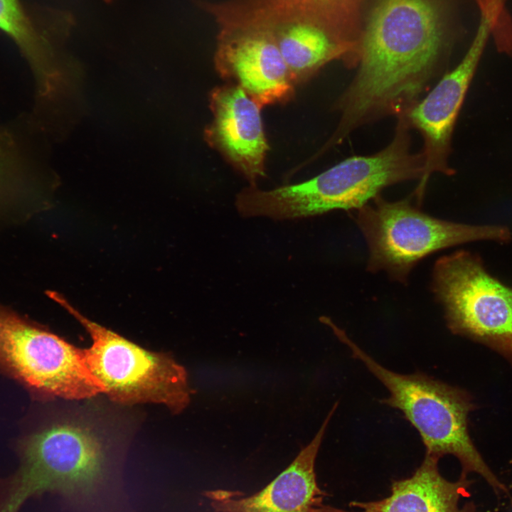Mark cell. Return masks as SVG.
<instances>
[{
  "instance_id": "8fae6325",
  "label": "cell",
  "mask_w": 512,
  "mask_h": 512,
  "mask_svg": "<svg viewBox=\"0 0 512 512\" xmlns=\"http://www.w3.org/2000/svg\"><path fill=\"white\" fill-rule=\"evenodd\" d=\"M335 403L313 439L272 481L255 494L238 490L205 491L214 512H351L324 503L329 494L316 481L315 462Z\"/></svg>"
},
{
  "instance_id": "e0dca14e",
  "label": "cell",
  "mask_w": 512,
  "mask_h": 512,
  "mask_svg": "<svg viewBox=\"0 0 512 512\" xmlns=\"http://www.w3.org/2000/svg\"><path fill=\"white\" fill-rule=\"evenodd\" d=\"M0 30L18 47L35 77L50 70L43 40L20 0H0Z\"/></svg>"
},
{
  "instance_id": "9c48e42d",
  "label": "cell",
  "mask_w": 512,
  "mask_h": 512,
  "mask_svg": "<svg viewBox=\"0 0 512 512\" xmlns=\"http://www.w3.org/2000/svg\"><path fill=\"white\" fill-rule=\"evenodd\" d=\"M499 19V13L494 9L481 11L476 33L462 60L442 76L425 97L403 114L410 129L419 131L424 140L422 190L426 189L432 174L455 173L449 164L454 129L488 38Z\"/></svg>"
},
{
  "instance_id": "4fadbf2b",
  "label": "cell",
  "mask_w": 512,
  "mask_h": 512,
  "mask_svg": "<svg viewBox=\"0 0 512 512\" xmlns=\"http://www.w3.org/2000/svg\"><path fill=\"white\" fill-rule=\"evenodd\" d=\"M227 23H248L266 30L274 40L295 85L311 79L333 60L357 66L360 43L341 41L308 19L284 14L239 13Z\"/></svg>"
},
{
  "instance_id": "3957f363",
  "label": "cell",
  "mask_w": 512,
  "mask_h": 512,
  "mask_svg": "<svg viewBox=\"0 0 512 512\" xmlns=\"http://www.w3.org/2000/svg\"><path fill=\"white\" fill-rule=\"evenodd\" d=\"M20 452L19 468L0 479V512H18L28 498L45 492L87 509L119 484L104 440L83 422L50 425L26 439Z\"/></svg>"
},
{
  "instance_id": "30bf717a",
  "label": "cell",
  "mask_w": 512,
  "mask_h": 512,
  "mask_svg": "<svg viewBox=\"0 0 512 512\" xmlns=\"http://www.w3.org/2000/svg\"><path fill=\"white\" fill-rule=\"evenodd\" d=\"M219 26L214 54L219 75L262 107L289 102L296 85L272 36L252 24Z\"/></svg>"
},
{
  "instance_id": "52a82bcc",
  "label": "cell",
  "mask_w": 512,
  "mask_h": 512,
  "mask_svg": "<svg viewBox=\"0 0 512 512\" xmlns=\"http://www.w3.org/2000/svg\"><path fill=\"white\" fill-rule=\"evenodd\" d=\"M431 287L453 334L482 343L512 362V287L492 276L479 255L459 250L439 257Z\"/></svg>"
},
{
  "instance_id": "7c38bea8",
  "label": "cell",
  "mask_w": 512,
  "mask_h": 512,
  "mask_svg": "<svg viewBox=\"0 0 512 512\" xmlns=\"http://www.w3.org/2000/svg\"><path fill=\"white\" fill-rule=\"evenodd\" d=\"M213 119L206 127L208 145L250 183L265 176L270 149L261 110L262 107L240 87L227 82L214 87L209 95Z\"/></svg>"
},
{
  "instance_id": "9a60e30c",
  "label": "cell",
  "mask_w": 512,
  "mask_h": 512,
  "mask_svg": "<svg viewBox=\"0 0 512 512\" xmlns=\"http://www.w3.org/2000/svg\"><path fill=\"white\" fill-rule=\"evenodd\" d=\"M36 184L16 137L0 130V223L21 222L44 207Z\"/></svg>"
},
{
  "instance_id": "277c9868",
  "label": "cell",
  "mask_w": 512,
  "mask_h": 512,
  "mask_svg": "<svg viewBox=\"0 0 512 512\" xmlns=\"http://www.w3.org/2000/svg\"><path fill=\"white\" fill-rule=\"evenodd\" d=\"M332 328L353 357L360 360L388 390L390 396L380 402L402 412L420 434L425 455L438 459L453 455L461 464V475L476 473L496 494L508 493L469 436L468 415L474 405L466 391L422 373L404 375L391 371L363 351L343 330L335 325Z\"/></svg>"
},
{
  "instance_id": "5b68a950",
  "label": "cell",
  "mask_w": 512,
  "mask_h": 512,
  "mask_svg": "<svg viewBox=\"0 0 512 512\" xmlns=\"http://www.w3.org/2000/svg\"><path fill=\"white\" fill-rule=\"evenodd\" d=\"M413 194L398 201L380 195L356 210L355 222L368 248L367 270L385 272L406 284L415 266L442 250L479 240L508 242L511 230L499 225H469L442 220L420 210Z\"/></svg>"
},
{
  "instance_id": "2e32d148",
  "label": "cell",
  "mask_w": 512,
  "mask_h": 512,
  "mask_svg": "<svg viewBox=\"0 0 512 512\" xmlns=\"http://www.w3.org/2000/svg\"><path fill=\"white\" fill-rule=\"evenodd\" d=\"M363 0H247L265 13L299 16L321 26L341 41L360 43Z\"/></svg>"
},
{
  "instance_id": "8992f818",
  "label": "cell",
  "mask_w": 512,
  "mask_h": 512,
  "mask_svg": "<svg viewBox=\"0 0 512 512\" xmlns=\"http://www.w3.org/2000/svg\"><path fill=\"white\" fill-rule=\"evenodd\" d=\"M49 296L90 334L92 343L84 349L85 361L110 398L124 404H163L174 412L188 405L187 373L174 359L145 350L90 320L58 293L50 292Z\"/></svg>"
},
{
  "instance_id": "5bb4252c",
  "label": "cell",
  "mask_w": 512,
  "mask_h": 512,
  "mask_svg": "<svg viewBox=\"0 0 512 512\" xmlns=\"http://www.w3.org/2000/svg\"><path fill=\"white\" fill-rule=\"evenodd\" d=\"M438 459L425 456L421 464L405 479L393 480L388 496L370 501H353L351 512H475L473 502L460 505L469 496L471 481L460 475L454 481L440 473Z\"/></svg>"
},
{
  "instance_id": "6da1fadb",
  "label": "cell",
  "mask_w": 512,
  "mask_h": 512,
  "mask_svg": "<svg viewBox=\"0 0 512 512\" xmlns=\"http://www.w3.org/2000/svg\"><path fill=\"white\" fill-rule=\"evenodd\" d=\"M445 48L434 0H377L361 28L357 72L336 103L341 117L329 144L405 114L439 73Z\"/></svg>"
},
{
  "instance_id": "ba28073f",
  "label": "cell",
  "mask_w": 512,
  "mask_h": 512,
  "mask_svg": "<svg viewBox=\"0 0 512 512\" xmlns=\"http://www.w3.org/2000/svg\"><path fill=\"white\" fill-rule=\"evenodd\" d=\"M0 366L47 395L80 400L105 393L87 366L84 349L1 304Z\"/></svg>"
},
{
  "instance_id": "7a4b0ae2",
  "label": "cell",
  "mask_w": 512,
  "mask_h": 512,
  "mask_svg": "<svg viewBox=\"0 0 512 512\" xmlns=\"http://www.w3.org/2000/svg\"><path fill=\"white\" fill-rule=\"evenodd\" d=\"M397 119L393 139L380 151L348 157L301 183L267 191L250 186L236 196L238 212L245 217L283 220L337 209L356 210L391 185L415 179L420 185L425 173L424 154L412 151L405 116Z\"/></svg>"
}]
</instances>
